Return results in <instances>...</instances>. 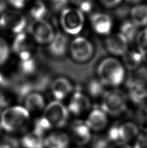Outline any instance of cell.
I'll return each instance as SVG.
<instances>
[{
    "label": "cell",
    "instance_id": "cell-18",
    "mask_svg": "<svg viewBox=\"0 0 147 148\" xmlns=\"http://www.w3.org/2000/svg\"><path fill=\"white\" fill-rule=\"evenodd\" d=\"M49 44L50 53L56 57L64 56L69 46L67 37L61 33L55 34L54 38Z\"/></svg>",
    "mask_w": 147,
    "mask_h": 148
},
{
    "label": "cell",
    "instance_id": "cell-13",
    "mask_svg": "<svg viewBox=\"0 0 147 148\" xmlns=\"http://www.w3.org/2000/svg\"><path fill=\"white\" fill-rule=\"evenodd\" d=\"M90 23L93 31L101 35H110L113 27V21L108 14L96 12L91 16Z\"/></svg>",
    "mask_w": 147,
    "mask_h": 148
},
{
    "label": "cell",
    "instance_id": "cell-42",
    "mask_svg": "<svg viewBox=\"0 0 147 148\" xmlns=\"http://www.w3.org/2000/svg\"><path fill=\"white\" fill-rule=\"evenodd\" d=\"M0 148H11V147H10L7 144H3V145H0Z\"/></svg>",
    "mask_w": 147,
    "mask_h": 148
},
{
    "label": "cell",
    "instance_id": "cell-15",
    "mask_svg": "<svg viewBox=\"0 0 147 148\" xmlns=\"http://www.w3.org/2000/svg\"><path fill=\"white\" fill-rule=\"evenodd\" d=\"M85 123L91 131H101L108 123V114L101 107L95 108L89 113Z\"/></svg>",
    "mask_w": 147,
    "mask_h": 148
},
{
    "label": "cell",
    "instance_id": "cell-24",
    "mask_svg": "<svg viewBox=\"0 0 147 148\" xmlns=\"http://www.w3.org/2000/svg\"><path fill=\"white\" fill-rule=\"evenodd\" d=\"M106 85L98 79H93L89 81L87 86L88 92L91 97L97 98L103 96L106 92Z\"/></svg>",
    "mask_w": 147,
    "mask_h": 148
},
{
    "label": "cell",
    "instance_id": "cell-39",
    "mask_svg": "<svg viewBox=\"0 0 147 148\" xmlns=\"http://www.w3.org/2000/svg\"><path fill=\"white\" fill-rule=\"evenodd\" d=\"M7 105V100L3 94L0 92V110Z\"/></svg>",
    "mask_w": 147,
    "mask_h": 148
},
{
    "label": "cell",
    "instance_id": "cell-28",
    "mask_svg": "<svg viewBox=\"0 0 147 148\" xmlns=\"http://www.w3.org/2000/svg\"><path fill=\"white\" fill-rule=\"evenodd\" d=\"M74 7L79 10L84 14L89 13L93 9L92 0H71Z\"/></svg>",
    "mask_w": 147,
    "mask_h": 148
},
{
    "label": "cell",
    "instance_id": "cell-10",
    "mask_svg": "<svg viewBox=\"0 0 147 148\" xmlns=\"http://www.w3.org/2000/svg\"><path fill=\"white\" fill-rule=\"evenodd\" d=\"M12 48L16 53L18 55L20 60L35 57L33 38L29 33L23 32L17 35L13 42Z\"/></svg>",
    "mask_w": 147,
    "mask_h": 148
},
{
    "label": "cell",
    "instance_id": "cell-6",
    "mask_svg": "<svg viewBox=\"0 0 147 148\" xmlns=\"http://www.w3.org/2000/svg\"><path fill=\"white\" fill-rule=\"evenodd\" d=\"M27 23L25 16L17 10H6L0 16V27L17 35L24 31Z\"/></svg>",
    "mask_w": 147,
    "mask_h": 148
},
{
    "label": "cell",
    "instance_id": "cell-21",
    "mask_svg": "<svg viewBox=\"0 0 147 148\" xmlns=\"http://www.w3.org/2000/svg\"><path fill=\"white\" fill-rule=\"evenodd\" d=\"M130 21L137 28L147 26V5L145 4H135L130 12Z\"/></svg>",
    "mask_w": 147,
    "mask_h": 148
},
{
    "label": "cell",
    "instance_id": "cell-20",
    "mask_svg": "<svg viewBox=\"0 0 147 148\" xmlns=\"http://www.w3.org/2000/svg\"><path fill=\"white\" fill-rule=\"evenodd\" d=\"M70 138L68 134L62 131L53 132L44 140L47 148H68Z\"/></svg>",
    "mask_w": 147,
    "mask_h": 148
},
{
    "label": "cell",
    "instance_id": "cell-11",
    "mask_svg": "<svg viewBox=\"0 0 147 148\" xmlns=\"http://www.w3.org/2000/svg\"><path fill=\"white\" fill-rule=\"evenodd\" d=\"M69 112L75 116L82 115L91 108V101L89 97L79 89L75 90L67 107Z\"/></svg>",
    "mask_w": 147,
    "mask_h": 148
},
{
    "label": "cell",
    "instance_id": "cell-37",
    "mask_svg": "<svg viewBox=\"0 0 147 148\" xmlns=\"http://www.w3.org/2000/svg\"><path fill=\"white\" fill-rule=\"evenodd\" d=\"M108 148H132L127 142H115L110 145Z\"/></svg>",
    "mask_w": 147,
    "mask_h": 148
},
{
    "label": "cell",
    "instance_id": "cell-22",
    "mask_svg": "<svg viewBox=\"0 0 147 148\" xmlns=\"http://www.w3.org/2000/svg\"><path fill=\"white\" fill-rule=\"evenodd\" d=\"M25 105L28 111H40L45 106V100L40 94L33 92L25 97Z\"/></svg>",
    "mask_w": 147,
    "mask_h": 148
},
{
    "label": "cell",
    "instance_id": "cell-32",
    "mask_svg": "<svg viewBox=\"0 0 147 148\" xmlns=\"http://www.w3.org/2000/svg\"><path fill=\"white\" fill-rule=\"evenodd\" d=\"M69 0H51V6L55 11L62 12L65 8L68 7Z\"/></svg>",
    "mask_w": 147,
    "mask_h": 148
},
{
    "label": "cell",
    "instance_id": "cell-16",
    "mask_svg": "<svg viewBox=\"0 0 147 148\" xmlns=\"http://www.w3.org/2000/svg\"><path fill=\"white\" fill-rule=\"evenodd\" d=\"M51 91L56 101H61L73 91V86L69 79L59 77L51 83Z\"/></svg>",
    "mask_w": 147,
    "mask_h": 148
},
{
    "label": "cell",
    "instance_id": "cell-2",
    "mask_svg": "<svg viewBox=\"0 0 147 148\" xmlns=\"http://www.w3.org/2000/svg\"><path fill=\"white\" fill-rule=\"evenodd\" d=\"M29 120V112L24 107H9L2 112L0 125L5 131L14 132L22 130Z\"/></svg>",
    "mask_w": 147,
    "mask_h": 148
},
{
    "label": "cell",
    "instance_id": "cell-31",
    "mask_svg": "<svg viewBox=\"0 0 147 148\" xmlns=\"http://www.w3.org/2000/svg\"><path fill=\"white\" fill-rule=\"evenodd\" d=\"M9 56V47L4 39L0 37V65L7 61Z\"/></svg>",
    "mask_w": 147,
    "mask_h": 148
},
{
    "label": "cell",
    "instance_id": "cell-36",
    "mask_svg": "<svg viewBox=\"0 0 147 148\" xmlns=\"http://www.w3.org/2000/svg\"><path fill=\"white\" fill-rule=\"evenodd\" d=\"M108 143L104 139H99L95 142L93 145L92 148H108Z\"/></svg>",
    "mask_w": 147,
    "mask_h": 148
},
{
    "label": "cell",
    "instance_id": "cell-35",
    "mask_svg": "<svg viewBox=\"0 0 147 148\" xmlns=\"http://www.w3.org/2000/svg\"><path fill=\"white\" fill-rule=\"evenodd\" d=\"M101 3L107 8H114L119 5L122 0H100Z\"/></svg>",
    "mask_w": 147,
    "mask_h": 148
},
{
    "label": "cell",
    "instance_id": "cell-27",
    "mask_svg": "<svg viewBox=\"0 0 147 148\" xmlns=\"http://www.w3.org/2000/svg\"><path fill=\"white\" fill-rule=\"evenodd\" d=\"M36 64L35 58L25 60H20V69L22 74L25 75H31L33 74L36 70Z\"/></svg>",
    "mask_w": 147,
    "mask_h": 148
},
{
    "label": "cell",
    "instance_id": "cell-30",
    "mask_svg": "<svg viewBox=\"0 0 147 148\" xmlns=\"http://www.w3.org/2000/svg\"><path fill=\"white\" fill-rule=\"evenodd\" d=\"M135 40L137 47L142 49L147 54V26L138 33Z\"/></svg>",
    "mask_w": 147,
    "mask_h": 148
},
{
    "label": "cell",
    "instance_id": "cell-4",
    "mask_svg": "<svg viewBox=\"0 0 147 148\" xmlns=\"http://www.w3.org/2000/svg\"><path fill=\"white\" fill-rule=\"evenodd\" d=\"M125 94L117 90H108L102 96L101 108L108 115L119 116L127 109Z\"/></svg>",
    "mask_w": 147,
    "mask_h": 148
},
{
    "label": "cell",
    "instance_id": "cell-23",
    "mask_svg": "<svg viewBox=\"0 0 147 148\" xmlns=\"http://www.w3.org/2000/svg\"><path fill=\"white\" fill-rule=\"evenodd\" d=\"M44 135L33 131L22 139V146L24 148H44Z\"/></svg>",
    "mask_w": 147,
    "mask_h": 148
},
{
    "label": "cell",
    "instance_id": "cell-40",
    "mask_svg": "<svg viewBox=\"0 0 147 148\" xmlns=\"http://www.w3.org/2000/svg\"><path fill=\"white\" fill-rule=\"evenodd\" d=\"M8 1L6 0H0V13H3L6 11Z\"/></svg>",
    "mask_w": 147,
    "mask_h": 148
},
{
    "label": "cell",
    "instance_id": "cell-1",
    "mask_svg": "<svg viewBox=\"0 0 147 148\" xmlns=\"http://www.w3.org/2000/svg\"><path fill=\"white\" fill-rule=\"evenodd\" d=\"M125 73L124 65L114 57L105 58L97 67L98 78L106 86H120L125 80Z\"/></svg>",
    "mask_w": 147,
    "mask_h": 148
},
{
    "label": "cell",
    "instance_id": "cell-38",
    "mask_svg": "<svg viewBox=\"0 0 147 148\" xmlns=\"http://www.w3.org/2000/svg\"><path fill=\"white\" fill-rule=\"evenodd\" d=\"M9 85V81L5 77L4 75H3L1 73H0V87H7Z\"/></svg>",
    "mask_w": 147,
    "mask_h": 148
},
{
    "label": "cell",
    "instance_id": "cell-5",
    "mask_svg": "<svg viewBox=\"0 0 147 148\" xmlns=\"http://www.w3.org/2000/svg\"><path fill=\"white\" fill-rule=\"evenodd\" d=\"M44 117L51 127L62 128L66 125L69 119V111L61 101H53L48 105Z\"/></svg>",
    "mask_w": 147,
    "mask_h": 148
},
{
    "label": "cell",
    "instance_id": "cell-33",
    "mask_svg": "<svg viewBox=\"0 0 147 148\" xmlns=\"http://www.w3.org/2000/svg\"><path fill=\"white\" fill-rule=\"evenodd\" d=\"M133 148H147V133L139 134L136 138Z\"/></svg>",
    "mask_w": 147,
    "mask_h": 148
},
{
    "label": "cell",
    "instance_id": "cell-17",
    "mask_svg": "<svg viewBox=\"0 0 147 148\" xmlns=\"http://www.w3.org/2000/svg\"><path fill=\"white\" fill-rule=\"evenodd\" d=\"M127 94L133 103L143 104L147 99V86L140 81H130L127 84Z\"/></svg>",
    "mask_w": 147,
    "mask_h": 148
},
{
    "label": "cell",
    "instance_id": "cell-43",
    "mask_svg": "<svg viewBox=\"0 0 147 148\" xmlns=\"http://www.w3.org/2000/svg\"><path fill=\"white\" fill-rule=\"evenodd\" d=\"M146 118H147V110H146Z\"/></svg>",
    "mask_w": 147,
    "mask_h": 148
},
{
    "label": "cell",
    "instance_id": "cell-9",
    "mask_svg": "<svg viewBox=\"0 0 147 148\" xmlns=\"http://www.w3.org/2000/svg\"><path fill=\"white\" fill-rule=\"evenodd\" d=\"M29 31L32 38L41 44H49L55 35L52 26L45 20H35L29 26Z\"/></svg>",
    "mask_w": 147,
    "mask_h": 148
},
{
    "label": "cell",
    "instance_id": "cell-12",
    "mask_svg": "<svg viewBox=\"0 0 147 148\" xmlns=\"http://www.w3.org/2000/svg\"><path fill=\"white\" fill-rule=\"evenodd\" d=\"M128 46L129 42L120 33L109 35L106 40L107 50L115 56H124L129 49Z\"/></svg>",
    "mask_w": 147,
    "mask_h": 148
},
{
    "label": "cell",
    "instance_id": "cell-29",
    "mask_svg": "<svg viewBox=\"0 0 147 148\" xmlns=\"http://www.w3.org/2000/svg\"><path fill=\"white\" fill-rule=\"evenodd\" d=\"M51 128V126L50 125L48 121L43 116V117L38 118V120H36L34 131L44 135L46 131H48Z\"/></svg>",
    "mask_w": 147,
    "mask_h": 148
},
{
    "label": "cell",
    "instance_id": "cell-34",
    "mask_svg": "<svg viewBox=\"0 0 147 148\" xmlns=\"http://www.w3.org/2000/svg\"><path fill=\"white\" fill-rule=\"evenodd\" d=\"M30 0H7L9 3L16 9H21L24 8Z\"/></svg>",
    "mask_w": 147,
    "mask_h": 148
},
{
    "label": "cell",
    "instance_id": "cell-25",
    "mask_svg": "<svg viewBox=\"0 0 147 148\" xmlns=\"http://www.w3.org/2000/svg\"><path fill=\"white\" fill-rule=\"evenodd\" d=\"M119 33L124 36L130 43L136 39L139 32L138 28L130 20H128L122 23Z\"/></svg>",
    "mask_w": 147,
    "mask_h": 148
},
{
    "label": "cell",
    "instance_id": "cell-19",
    "mask_svg": "<svg viewBox=\"0 0 147 148\" xmlns=\"http://www.w3.org/2000/svg\"><path fill=\"white\" fill-rule=\"evenodd\" d=\"M146 53L142 49L137 48L129 50L123 56L124 66L129 70H135L140 66L145 60Z\"/></svg>",
    "mask_w": 147,
    "mask_h": 148
},
{
    "label": "cell",
    "instance_id": "cell-26",
    "mask_svg": "<svg viewBox=\"0 0 147 148\" xmlns=\"http://www.w3.org/2000/svg\"><path fill=\"white\" fill-rule=\"evenodd\" d=\"M48 14V8L42 1H36L30 10V14L35 20H44V17Z\"/></svg>",
    "mask_w": 147,
    "mask_h": 148
},
{
    "label": "cell",
    "instance_id": "cell-3",
    "mask_svg": "<svg viewBox=\"0 0 147 148\" xmlns=\"http://www.w3.org/2000/svg\"><path fill=\"white\" fill-rule=\"evenodd\" d=\"M60 21L65 33L77 35L82 31L84 26V14L75 7H67L61 12Z\"/></svg>",
    "mask_w": 147,
    "mask_h": 148
},
{
    "label": "cell",
    "instance_id": "cell-8",
    "mask_svg": "<svg viewBox=\"0 0 147 148\" xmlns=\"http://www.w3.org/2000/svg\"><path fill=\"white\" fill-rule=\"evenodd\" d=\"M139 135V128L135 123L127 121L113 126L108 132V138L113 142H123L128 143Z\"/></svg>",
    "mask_w": 147,
    "mask_h": 148
},
{
    "label": "cell",
    "instance_id": "cell-7",
    "mask_svg": "<svg viewBox=\"0 0 147 148\" xmlns=\"http://www.w3.org/2000/svg\"><path fill=\"white\" fill-rule=\"evenodd\" d=\"M69 51L73 60L78 62H86L90 60L94 53V47L88 38L77 36L71 42Z\"/></svg>",
    "mask_w": 147,
    "mask_h": 148
},
{
    "label": "cell",
    "instance_id": "cell-14",
    "mask_svg": "<svg viewBox=\"0 0 147 148\" xmlns=\"http://www.w3.org/2000/svg\"><path fill=\"white\" fill-rule=\"evenodd\" d=\"M71 136L73 142L77 146H85L91 139V131L85 121H76L71 127Z\"/></svg>",
    "mask_w": 147,
    "mask_h": 148
},
{
    "label": "cell",
    "instance_id": "cell-41",
    "mask_svg": "<svg viewBox=\"0 0 147 148\" xmlns=\"http://www.w3.org/2000/svg\"><path fill=\"white\" fill-rule=\"evenodd\" d=\"M128 3H133V4H138L140 3L141 1H142L143 0H125Z\"/></svg>",
    "mask_w": 147,
    "mask_h": 148
}]
</instances>
